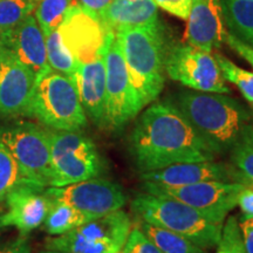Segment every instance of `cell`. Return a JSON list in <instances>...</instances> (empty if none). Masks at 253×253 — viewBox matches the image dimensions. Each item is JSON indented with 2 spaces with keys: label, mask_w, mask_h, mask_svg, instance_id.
I'll return each instance as SVG.
<instances>
[{
  "label": "cell",
  "mask_w": 253,
  "mask_h": 253,
  "mask_svg": "<svg viewBox=\"0 0 253 253\" xmlns=\"http://www.w3.org/2000/svg\"><path fill=\"white\" fill-rule=\"evenodd\" d=\"M231 161L243 179L253 182V126L231 150Z\"/></svg>",
  "instance_id": "obj_29"
},
{
  "label": "cell",
  "mask_w": 253,
  "mask_h": 253,
  "mask_svg": "<svg viewBox=\"0 0 253 253\" xmlns=\"http://www.w3.org/2000/svg\"><path fill=\"white\" fill-rule=\"evenodd\" d=\"M89 220H91V218L79 211L78 209L52 198V207L43 221V226L49 235L60 236L77 229Z\"/></svg>",
  "instance_id": "obj_22"
},
{
  "label": "cell",
  "mask_w": 253,
  "mask_h": 253,
  "mask_svg": "<svg viewBox=\"0 0 253 253\" xmlns=\"http://www.w3.org/2000/svg\"><path fill=\"white\" fill-rule=\"evenodd\" d=\"M0 253H31V246L28 244L27 236H21L19 238L0 245Z\"/></svg>",
  "instance_id": "obj_35"
},
{
  "label": "cell",
  "mask_w": 253,
  "mask_h": 253,
  "mask_svg": "<svg viewBox=\"0 0 253 253\" xmlns=\"http://www.w3.org/2000/svg\"><path fill=\"white\" fill-rule=\"evenodd\" d=\"M217 246L216 253H246L239 220L236 217L227 218V221L223 225L221 237Z\"/></svg>",
  "instance_id": "obj_30"
},
{
  "label": "cell",
  "mask_w": 253,
  "mask_h": 253,
  "mask_svg": "<svg viewBox=\"0 0 253 253\" xmlns=\"http://www.w3.org/2000/svg\"><path fill=\"white\" fill-rule=\"evenodd\" d=\"M237 205L242 210L243 216L245 218L253 217V189L245 184L242 191L239 192L238 199H237Z\"/></svg>",
  "instance_id": "obj_34"
},
{
  "label": "cell",
  "mask_w": 253,
  "mask_h": 253,
  "mask_svg": "<svg viewBox=\"0 0 253 253\" xmlns=\"http://www.w3.org/2000/svg\"><path fill=\"white\" fill-rule=\"evenodd\" d=\"M78 2L84 8L100 17L103 13L104 9L108 7L112 0H78Z\"/></svg>",
  "instance_id": "obj_36"
},
{
  "label": "cell",
  "mask_w": 253,
  "mask_h": 253,
  "mask_svg": "<svg viewBox=\"0 0 253 253\" xmlns=\"http://www.w3.org/2000/svg\"><path fill=\"white\" fill-rule=\"evenodd\" d=\"M194 1H195V0H194Z\"/></svg>",
  "instance_id": "obj_41"
},
{
  "label": "cell",
  "mask_w": 253,
  "mask_h": 253,
  "mask_svg": "<svg viewBox=\"0 0 253 253\" xmlns=\"http://www.w3.org/2000/svg\"><path fill=\"white\" fill-rule=\"evenodd\" d=\"M0 48L7 50L36 74L37 79L50 69L47 61L45 34L34 14L13 30L0 36Z\"/></svg>",
  "instance_id": "obj_16"
},
{
  "label": "cell",
  "mask_w": 253,
  "mask_h": 253,
  "mask_svg": "<svg viewBox=\"0 0 253 253\" xmlns=\"http://www.w3.org/2000/svg\"><path fill=\"white\" fill-rule=\"evenodd\" d=\"M129 81L142 107L153 103L164 86L163 36L160 24L130 27L115 33Z\"/></svg>",
  "instance_id": "obj_3"
},
{
  "label": "cell",
  "mask_w": 253,
  "mask_h": 253,
  "mask_svg": "<svg viewBox=\"0 0 253 253\" xmlns=\"http://www.w3.org/2000/svg\"><path fill=\"white\" fill-rule=\"evenodd\" d=\"M59 32L63 45L78 63L102 58L115 37L99 15L84 8L79 2L69 11Z\"/></svg>",
  "instance_id": "obj_11"
},
{
  "label": "cell",
  "mask_w": 253,
  "mask_h": 253,
  "mask_svg": "<svg viewBox=\"0 0 253 253\" xmlns=\"http://www.w3.org/2000/svg\"><path fill=\"white\" fill-rule=\"evenodd\" d=\"M50 185L61 188L95 178L103 163L96 147L80 131H50Z\"/></svg>",
  "instance_id": "obj_7"
},
{
  "label": "cell",
  "mask_w": 253,
  "mask_h": 253,
  "mask_svg": "<svg viewBox=\"0 0 253 253\" xmlns=\"http://www.w3.org/2000/svg\"><path fill=\"white\" fill-rule=\"evenodd\" d=\"M53 253H66V252H59V251H53Z\"/></svg>",
  "instance_id": "obj_39"
},
{
  "label": "cell",
  "mask_w": 253,
  "mask_h": 253,
  "mask_svg": "<svg viewBox=\"0 0 253 253\" xmlns=\"http://www.w3.org/2000/svg\"><path fill=\"white\" fill-rule=\"evenodd\" d=\"M25 183L17 162L4 144L0 142V204L18 185Z\"/></svg>",
  "instance_id": "obj_28"
},
{
  "label": "cell",
  "mask_w": 253,
  "mask_h": 253,
  "mask_svg": "<svg viewBox=\"0 0 253 253\" xmlns=\"http://www.w3.org/2000/svg\"><path fill=\"white\" fill-rule=\"evenodd\" d=\"M154 1L157 7H161L168 13L186 20L194 0H154Z\"/></svg>",
  "instance_id": "obj_32"
},
{
  "label": "cell",
  "mask_w": 253,
  "mask_h": 253,
  "mask_svg": "<svg viewBox=\"0 0 253 253\" xmlns=\"http://www.w3.org/2000/svg\"><path fill=\"white\" fill-rule=\"evenodd\" d=\"M45 39L47 61H48L49 67L53 71L61 73V74L72 79L78 68V62L75 61L69 50L63 45L59 28L46 36Z\"/></svg>",
  "instance_id": "obj_25"
},
{
  "label": "cell",
  "mask_w": 253,
  "mask_h": 253,
  "mask_svg": "<svg viewBox=\"0 0 253 253\" xmlns=\"http://www.w3.org/2000/svg\"><path fill=\"white\" fill-rule=\"evenodd\" d=\"M221 5L232 34L253 46V0H221Z\"/></svg>",
  "instance_id": "obj_21"
},
{
  "label": "cell",
  "mask_w": 253,
  "mask_h": 253,
  "mask_svg": "<svg viewBox=\"0 0 253 253\" xmlns=\"http://www.w3.org/2000/svg\"><path fill=\"white\" fill-rule=\"evenodd\" d=\"M164 69L172 80L204 93H230L217 60L211 53L181 43L166 52Z\"/></svg>",
  "instance_id": "obj_9"
},
{
  "label": "cell",
  "mask_w": 253,
  "mask_h": 253,
  "mask_svg": "<svg viewBox=\"0 0 253 253\" xmlns=\"http://www.w3.org/2000/svg\"><path fill=\"white\" fill-rule=\"evenodd\" d=\"M141 230L163 253H205L204 249L178 233L142 221Z\"/></svg>",
  "instance_id": "obj_23"
},
{
  "label": "cell",
  "mask_w": 253,
  "mask_h": 253,
  "mask_svg": "<svg viewBox=\"0 0 253 253\" xmlns=\"http://www.w3.org/2000/svg\"><path fill=\"white\" fill-rule=\"evenodd\" d=\"M33 1H36V2H38V1H39V0H33Z\"/></svg>",
  "instance_id": "obj_40"
},
{
  "label": "cell",
  "mask_w": 253,
  "mask_h": 253,
  "mask_svg": "<svg viewBox=\"0 0 253 253\" xmlns=\"http://www.w3.org/2000/svg\"><path fill=\"white\" fill-rule=\"evenodd\" d=\"M36 5L33 0H0V36L33 14Z\"/></svg>",
  "instance_id": "obj_26"
},
{
  "label": "cell",
  "mask_w": 253,
  "mask_h": 253,
  "mask_svg": "<svg viewBox=\"0 0 253 253\" xmlns=\"http://www.w3.org/2000/svg\"><path fill=\"white\" fill-rule=\"evenodd\" d=\"M173 104L214 155L230 154L253 126L249 110L224 94L186 90Z\"/></svg>",
  "instance_id": "obj_2"
},
{
  "label": "cell",
  "mask_w": 253,
  "mask_h": 253,
  "mask_svg": "<svg viewBox=\"0 0 253 253\" xmlns=\"http://www.w3.org/2000/svg\"><path fill=\"white\" fill-rule=\"evenodd\" d=\"M0 142L17 162L25 182L50 185V131L32 122H13L0 128Z\"/></svg>",
  "instance_id": "obj_6"
},
{
  "label": "cell",
  "mask_w": 253,
  "mask_h": 253,
  "mask_svg": "<svg viewBox=\"0 0 253 253\" xmlns=\"http://www.w3.org/2000/svg\"><path fill=\"white\" fill-rule=\"evenodd\" d=\"M100 18L114 33L125 28L160 24L154 0H112Z\"/></svg>",
  "instance_id": "obj_20"
},
{
  "label": "cell",
  "mask_w": 253,
  "mask_h": 253,
  "mask_svg": "<svg viewBox=\"0 0 253 253\" xmlns=\"http://www.w3.org/2000/svg\"><path fill=\"white\" fill-rule=\"evenodd\" d=\"M129 150L138 171L214 161V155L173 103H153L132 128Z\"/></svg>",
  "instance_id": "obj_1"
},
{
  "label": "cell",
  "mask_w": 253,
  "mask_h": 253,
  "mask_svg": "<svg viewBox=\"0 0 253 253\" xmlns=\"http://www.w3.org/2000/svg\"><path fill=\"white\" fill-rule=\"evenodd\" d=\"M244 183L205 181L184 186H163L143 182L145 192L164 195L197 209L219 223H224L227 213L237 207L239 192Z\"/></svg>",
  "instance_id": "obj_10"
},
{
  "label": "cell",
  "mask_w": 253,
  "mask_h": 253,
  "mask_svg": "<svg viewBox=\"0 0 253 253\" xmlns=\"http://www.w3.org/2000/svg\"><path fill=\"white\" fill-rule=\"evenodd\" d=\"M36 81L30 68L0 48V118L25 116Z\"/></svg>",
  "instance_id": "obj_15"
},
{
  "label": "cell",
  "mask_w": 253,
  "mask_h": 253,
  "mask_svg": "<svg viewBox=\"0 0 253 253\" xmlns=\"http://www.w3.org/2000/svg\"><path fill=\"white\" fill-rule=\"evenodd\" d=\"M46 192L50 198L72 205L91 219L121 210L126 203L121 186L99 177L61 188L48 186Z\"/></svg>",
  "instance_id": "obj_13"
},
{
  "label": "cell",
  "mask_w": 253,
  "mask_h": 253,
  "mask_svg": "<svg viewBox=\"0 0 253 253\" xmlns=\"http://www.w3.org/2000/svg\"><path fill=\"white\" fill-rule=\"evenodd\" d=\"M106 61V121L104 126L120 130L143 109L129 81L128 69L116 37L104 55Z\"/></svg>",
  "instance_id": "obj_12"
},
{
  "label": "cell",
  "mask_w": 253,
  "mask_h": 253,
  "mask_svg": "<svg viewBox=\"0 0 253 253\" xmlns=\"http://www.w3.org/2000/svg\"><path fill=\"white\" fill-rule=\"evenodd\" d=\"M72 80L77 86L82 108L99 126L106 121V61L104 56L91 62L78 63Z\"/></svg>",
  "instance_id": "obj_18"
},
{
  "label": "cell",
  "mask_w": 253,
  "mask_h": 253,
  "mask_svg": "<svg viewBox=\"0 0 253 253\" xmlns=\"http://www.w3.org/2000/svg\"><path fill=\"white\" fill-rule=\"evenodd\" d=\"M122 253H163L145 236L141 227H134L129 232Z\"/></svg>",
  "instance_id": "obj_31"
},
{
  "label": "cell",
  "mask_w": 253,
  "mask_h": 253,
  "mask_svg": "<svg viewBox=\"0 0 253 253\" xmlns=\"http://www.w3.org/2000/svg\"><path fill=\"white\" fill-rule=\"evenodd\" d=\"M221 0H195L186 19L184 41L205 52L212 53L225 42Z\"/></svg>",
  "instance_id": "obj_17"
},
{
  "label": "cell",
  "mask_w": 253,
  "mask_h": 253,
  "mask_svg": "<svg viewBox=\"0 0 253 253\" xmlns=\"http://www.w3.org/2000/svg\"><path fill=\"white\" fill-rule=\"evenodd\" d=\"M25 116L53 130L80 131L87 126L74 81L52 68L37 79Z\"/></svg>",
  "instance_id": "obj_5"
},
{
  "label": "cell",
  "mask_w": 253,
  "mask_h": 253,
  "mask_svg": "<svg viewBox=\"0 0 253 253\" xmlns=\"http://www.w3.org/2000/svg\"><path fill=\"white\" fill-rule=\"evenodd\" d=\"M232 178L233 175L229 168L214 161L173 164L141 175L143 182L163 186H184L205 181L229 182Z\"/></svg>",
  "instance_id": "obj_19"
},
{
  "label": "cell",
  "mask_w": 253,
  "mask_h": 253,
  "mask_svg": "<svg viewBox=\"0 0 253 253\" xmlns=\"http://www.w3.org/2000/svg\"><path fill=\"white\" fill-rule=\"evenodd\" d=\"M41 253H53V251H50V250H46V251L41 252Z\"/></svg>",
  "instance_id": "obj_38"
},
{
  "label": "cell",
  "mask_w": 253,
  "mask_h": 253,
  "mask_svg": "<svg viewBox=\"0 0 253 253\" xmlns=\"http://www.w3.org/2000/svg\"><path fill=\"white\" fill-rule=\"evenodd\" d=\"M239 220L240 231H242L243 242H244V248L246 253H253V226L250 225L248 221L242 219Z\"/></svg>",
  "instance_id": "obj_37"
},
{
  "label": "cell",
  "mask_w": 253,
  "mask_h": 253,
  "mask_svg": "<svg viewBox=\"0 0 253 253\" xmlns=\"http://www.w3.org/2000/svg\"><path fill=\"white\" fill-rule=\"evenodd\" d=\"M77 0H39L34 8V17L43 34L48 36L61 26Z\"/></svg>",
  "instance_id": "obj_24"
},
{
  "label": "cell",
  "mask_w": 253,
  "mask_h": 253,
  "mask_svg": "<svg viewBox=\"0 0 253 253\" xmlns=\"http://www.w3.org/2000/svg\"><path fill=\"white\" fill-rule=\"evenodd\" d=\"M131 230V220L118 210L46 240V249L66 253H119Z\"/></svg>",
  "instance_id": "obj_8"
},
{
  "label": "cell",
  "mask_w": 253,
  "mask_h": 253,
  "mask_svg": "<svg viewBox=\"0 0 253 253\" xmlns=\"http://www.w3.org/2000/svg\"><path fill=\"white\" fill-rule=\"evenodd\" d=\"M214 58L217 60L224 80H227L237 86L243 96L253 104V73L238 67L220 54H216Z\"/></svg>",
  "instance_id": "obj_27"
},
{
  "label": "cell",
  "mask_w": 253,
  "mask_h": 253,
  "mask_svg": "<svg viewBox=\"0 0 253 253\" xmlns=\"http://www.w3.org/2000/svg\"><path fill=\"white\" fill-rule=\"evenodd\" d=\"M225 42L253 67V47L251 45H248L232 33H226Z\"/></svg>",
  "instance_id": "obj_33"
},
{
  "label": "cell",
  "mask_w": 253,
  "mask_h": 253,
  "mask_svg": "<svg viewBox=\"0 0 253 253\" xmlns=\"http://www.w3.org/2000/svg\"><path fill=\"white\" fill-rule=\"evenodd\" d=\"M131 210L144 223L178 233L202 249L214 248L220 240L224 223L169 196L144 191L132 199Z\"/></svg>",
  "instance_id": "obj_4"
},
{
  "label": "cell",
  "mask_w": 253,
  "mask_h": 253,
  "mask_svg": "<svg viewBox=\"0 0 253 253\" xmlns=\"http://www.w3.org/2000/svg\"><path fill=\"white\" fill-rule=\"evenodd\" d=\"M4 203L6 210L0 214V229L15 227L21 236H28L43 224L52 207V198L46 188L25 182L6 196Z\"/></svg>",
  "instance_id": "obj_14"
}]
</instances>
